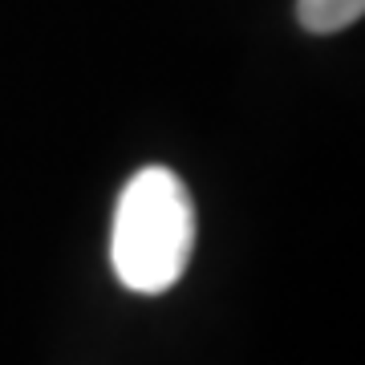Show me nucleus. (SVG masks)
<instances>
[{"instance_id": "1", "label": "nucleus", "mask_w": 365, "mask_h": 365, "mask_svg": "<svg viewBox=\"0 0 365 365\" xmlns=\"http://www.w3.org/2000/svg\"><path fill=\"white\" fill-rule=\"evenodd\" d=\"M195 248V207L170 167H143L114 207L110 264L130 292L155 297L179 284Z\"/></svg>"}, {"instance_id": "2", "label": "nucleus", "mask_w": 365, "mask_h": 365, "mask_svg": "<svg viewBox=\"0 0 365 365\" xmlns=\"http://www.w3.org/2000/svg\"><path fill=\"white\" fill-rule=\"evenodd\" d=\"M365 13V0H297V21L304 33L329 37L341 29L357 25Z\"/></svg>"}]
</instances>
